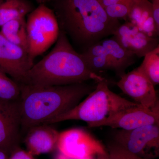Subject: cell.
Returning a JSON list of instances; mask_svg holds the SVG:
<instances>
[{
  "mask_svg": "<svg viewBox=\"0 0 159 159\" xmlns=\"http://www.w3.org/2000/svg\"><path fill=\"white\" fill-rule=\"evenodd\" d=\"M60 31L84 51L113 35L121 25L111 18L98 0H51Z\"/></svg>",
  "mask_w": 159,
  "mask_h": 159,
  "instance_id": "6da1fadb",
  "label": "cell"
},
{
  "mask_svg": "<svg viewBox=\"0 0 159 159\" xmlns=\"http://www.w3.org/2000/svg\"><path fill=\"white\" fill-rule=\"evenodd\" d=\"M19 85L21 130L25 133L70 110L96 86L85 82L52 86Z\"/></svg>",
  "mask_w": 159,
  "mask_h": 159,
  "instance_id": "7a4b0ae2",
  "label": "cell"
},
{
  "mask_svg": "<svg viewBox=\"0 0 159 159\" xmlns=\"http://www.w3.org/2000/svg\"><path fill=\"white\" fill-rule=\"evenodd\" d=\"M105 79L90 69L66 34L60 31L58 39L51 52L34 64L18 84L52 86L69 85L89 80L97 83Z\"/></svg>",
  "mask_w": 159,
  "mask_h": 159,
  "instance_id": "3957f363",
  "label": "cell"
},
{
  "mask_svg": "<svg viewBox=\"0 0 159 159\" xmlns=\"http://www.w3.org/2000/svg\"><path fill=\"white\" fill-rule=\"evenodd\" d=\"M139 105L115 93L109 88L105 79L97 83L94 90L70 110L51 119L46 124L67 121L81 120L89 127H95L118 112Z\"/></svg>",
  "mask_w": 159,
  "mask_h": 159,
  "instance_id": "277c9868",
  "label": "cell"
},
{
  "mask_svg": "<svg viewBox=\"0 0 159 159\" xmlns=\"http://www.w3.org/2000/svg\"><path fill=\"white\" fill-rule=\"evenodd\" d=\"M28 15L29 54L34 61L56 42L60 31L54 11L46 4H40Z\"/></svg>",
  "mask_w": 159,
  "mask_h": 159,
  "instance_id": "5b68a950",
  "label": "cell"
},
{
  "mask_svg": "<svg viewBox=\"0 0 159 159\" xmlns=\"http://www.w3.org/2000/svg\"><path fill=\"white\" fill-rule=\"evenodd\" d=\"M115 143L126 150L146 159L159 155V124L145 125L131 130L117 131Z\"/></svg>",
  "mask_w": 159,
  "mask_h": 159,
  "instance_id": "8992f818",
  "label": "cell"
},
{
  "mask_svg": "<svg viewBox=\"0 0 159 159\" xmlns=\"http://www.w3.org/2000/svg\"><path fill=\"white\" fill-rule=\"evenodd\" d=\"M57 147L60 153L73 159L94 156L106 151L99 141L80 128L71 129L59 133Z\"/></svg>",
  "mask_w": 159,
  "mask_h": 159,
  "instance_id": "52a82bcc",
  "label": "cell"
},
{
  "mask_svg": "<svg viewBox=\"0 0 159 159\" xmlns=\"http://www.w3.org/2000/svg\"><path fill=\"white\" fill-rule=\"evenodd\" d=\"M116 84L134 102L145 108L159 104L154 86L138 67L122 75Z\"/></svg>",
  "mask_w": 159,
  "mask_h": 159,
  "instance_id": "ba28073f",
  "label": "cell"
},
{
  "mask_svg": "<svg viewBox=\"0 0 159 159\" xmlns=\"http://www.w3.org/2000/svg\"><path fill=\"white\" fill-rule=\"evenodd\" d=\"M20 131L19 100L0 99V150L8 154L18 147Z\"/></svg>",
  "mask_w": 159,
  "mask_h": 159,
  "instance_id": "9c48e42d",
  "label": "cell"
},
{
  "mask_svg": "<svg viewBox=\"0 0 159 159\" xmlns=\"http://www.w3.org/2000/svg\"><path fill=\"white\" fill-rule=\"evenodd\" d=\"M154 124H159V104L153 108L138 105L125 109L98 123L95 127L107 126L128 130Z\"/></svg>",
  "mask_w": 159,
  "mask_h": 159,
  "instance_id": "30bf717a",
  "label": "cell"
},
{
  "mask_svg": "<svg viewBox=\"0 0 159 159\" xmlns=\"http://www.w3.org/2000/svg\"><path fill=\"white\" fill-rule=\"evenodd\" d=\"M34 64L27 51L10 42L0 33V70L20 83Z\"/></svg>",
  "mask_w": 159,
  "mask_h": 159,
  "instance_id": "8fae6325",
  "label": "cell"
},
{
  "mask_svg": "<svg viewBox=\"0 0 159 159\" xmlns=\"http://www.w3.org/2000/svg\"><path fill=\"white\" fill-rule=\"evenodd\" d=\"M113 35L123 48L139 58L144 57L159 46L158 37L148 36L128 21L121 24Z\"/></svg>",
  "mask_w": 159,
  "mask_h": 159,
  "instance_id": "7c38bea8",
  "label": "cell"
},
{
  "mask_svg": "<svg viewBox=\"0 0 159 159\" xmlns=\"http://www.w3.org/2000/svg\"><path fill=\"white\" fill-rule=\"evenodd\" d=\"M26 133L25 143L33 156L49 153L57 147L59 133L49 124L33 126Z\"/></svg>",
  "mask_w": 159,
  "mask_h": 159,
  "instance_id": "4fadbf2b",
  "label": "cell"
},
{
  "mask_svg": "<svg viewBox=\"0 0 159 159\" xmlns=\"http://www.w3.org/2000/svg\"><path fill=\"white\" fill-rule=\"evenodd\" d=\"M127 20L148 36L158 37L159 30L157 29L153 19L152 4L148 0H137Z\"/></svg>",
  "mask_w": 159,
  "mask_h": 159,
  "instance_id": "5bb4252c",
  "label": "cell"
},
{
  "mask_svg": "<svg viewBox=\"0 0 159 159\" xmlns=\"http://www.w3.org/2000/svg\"><path fill=\"white\" fill-rule=\"evenodd\" d=\"M110 61L113 71L121 77L136 62L135 55L124 48L112 37L100 41Z\"/></svg>",
  "mask_w": 159,
  "mask_h": 159,
  "instance_id": "9a60e30c",
  "label": "cell"
},
{
  "mask_svg": "<svg viewBox=\"0 0 159 159\" xmlns=\"http://www.w3.org/2000/svg\"><path fill=\"white\" fill-rule=\"evenodd\" d=\"M34 9L29 0H0V28L11 20L25 17Z\"/></svg>",
  "mask_w": 159,
  "mask_h": 159,
  "instance_id": "2e32d148",
  "label": "cell"
},
{
  "mask_svg": "<svg viewBox=\"0 0 159 159\" xmlns=\"http://www.w3.org/2000/svg\"><path fill=\"white\" fill-rule=\"evenodd\" d=\"M0 28V33L5 38L29 53L25 17L11 20Z\"/></svg>",
  "mask_w": 159,
  "mask_h": 159,
  "instance_id": "e0dca14e",
  "label": "cell"
},
{
  "mask_svg": "<svg viewBox=\"0 0 159 159\" xmlns=\"http://www.w3.org/2000/svg\"><path fill=\"white\" fill-rule=\"evenodd\" d=\"M80 54L90 69L95 73L113 71L111 63L100 41Z\"/></svg>",
  "mask_w": 159,
  "mask_h": 159,
  "instance_id": "ac0fdd59",
  "label": "cell"
},
{
  "mask_svg": "<svg viewBox=\"0 0 159 159\" xmlns=\"http://www.w3.org/2000/svg\"><path fill=\"white\" fill-rule=\"evenodd\" d=\"M139 69L152 83L154 86L159 84V46L144 56Z\"/></svg>",
  "mask_w": 159,
  "mask_h": 159,
  "instance_id": "d6986e66",
  "label": "cell"
},
{
  "mask_svg": "<svg viewBox=\"0 0 159 159\" xmlns=\"http://www.w3.org/2000/svg\"><path fill=\"white\" fill-rule=\"evenodd\" d=\"M20 93L19 84L0 70V99L17 101L20 99Z\"/></svg>",
  "mask_w": 159,
  "mask_h": 159,
  "instance_id": "ffe728a7",
  "label": "cell"
},
{
  "mask_svg": "<svg viewBox=\"0 0 159 159\" xmlns=\"http://www.w3.org/2000/svg\"><path fill=\"white\" fill-rule=\"evenodd\" d=\"M137 0H122L104 8L110 17L114 19L127 20L131 9Z\"/></svg>",
  "mask_w": 159,
  "mask_h": 159,
  "instance_id": "44dd1931",
  "label": "cell"
},
{
  "mask_svg": "<svg viewBox=\"0 0 159 159\" xmlns=\"http://www.w3.org/2000/svg\"><path fill=\"white\" fill-rule=\"evenodd\" d=\"M107 150L110 159H146L131 153L116 143L109 145Z\"/></svg>",
  "mask_w": 159,
  "mask_h": 159,
  "instance_id": "7402d4cb",
  "label": "cell"
},
{
  "mask_svg": "<svg viewBox=\"0 0 159 159\" xmlns=\"http://www.w3.org/2000/svg\"><path fill=\"white\" fill-rule=\"evenodd\" d=\"M9 159H34L31 154L18 147L12 151Z\"/></svg>",
  "mask_w": 159,
  "mask_h": 159,
  "instance_id": "603a6c76",
  "label": "cell"
},
{
  "mask_svg": "<svg viewBox=\"0 0 159 159\" xmlns=\"http://www.w3.org/2000/svg\"><path fill=\"white\" fill-rule=\"evenodd\" d=\"M152 14L157 29L159 30V0H152Z\"/></svg>",
  "mask_w": 159,
  "mask_h": 159,
  "instance_id": "cb8c5ba5",
  "label": "cell"
},
{
  "mask_svg": "<svg viewBox=\"0 0 159 159\" xmlns=\"http://www.w3.org/2000/svg\"><path fill=\"white\" fill-rule=\"evenodd\" d=\"M99 3L101 4V6L105 8L107 6L116 4L122 0H98Z\"/></svg>",
  "mask_w": 159,
  "mask_h": 159,
  "instance_id": "d4e9b609",
  "label": "cell"
},
{
  "mask_svg": "<svg viewBox=\"0 0 159 159\" xmlns=\"http://www.w3.org/2000/svg\"><path fill=\"white\" fill-rule=\"evenodd\" d=\"M97 159H110L106 150L103 152L97 154Z\"/></svg>",
  "mask_w": 159,
  "mask_h": 159,
  "instance_id": "484cf974",
  "label": "cell"
},
{
  "mask_svg": "<svg viewBox=\"0 0 159 159\" xmlns=\"http://www.w3.org/2000/svg\"><path fill=\"white\" fill-rule=\"evenodd\" d=\"M0 159H9L8 154L5 152L0 150Z\"/></svg>",
  "mask_w": 159,
  "mask_h": 159,
  "instance_id": "4316f807",
  "label": "cell"
},
{
  "mask_svg": "<svg viewBox=\"0 0 159 159\" xmlns=\"http://www.w3.org/2000/svg\"><path fill=\"white\" fill-rule=\"evenodd\" d=\"M55 159H73L69 158L68 157L60 153L58 154L56 157Z\"/></svg>",
  "mask_w": 159,
  "mask_h": 159,
  "instance_id": "83f0119b",
  "label": "cell"
},
{
  "mask_svg": "<svg viewBox=\"0 0 159 159\" xmlns=\"http://www.w3.org/2000/svg\"><path fill=\"white\" fill-rule=\"evenodd\" d=\"M51 0H35L36 2L38 4H46L47 3H49Z\"/></svg>",
  "mask_w": 159,
  "mask_h": 159,
  "instance_id": "f1b7e54d",
  "label": "cell"
},
{
  "mask_svg": "<svg viewBox=\"0 0 159 159\" xmlns=\"http://www.w3.org/2000/svg\"><path fill=\"white\" fill-rule=\"evenodd\" d=\"M94 156L89 157H87L84 158L79 159H94Z\"/></svg>",
  "mask_w": 159,
  "mask_h": 159,
  "instance_id": "f546056e",
  "label": "cell"
}]
</instances>
